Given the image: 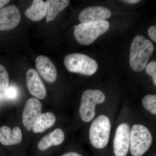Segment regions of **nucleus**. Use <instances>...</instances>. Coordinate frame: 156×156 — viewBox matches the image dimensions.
Returning a JSON list of instances; mask_svg holds the SVG:
<instances>
[{"instance_id": "nucleus-23", "label": "nucleus", "mask_w": 156, "mask_h": 156, "mask_svg": "<svg viewBox=\"0 0 156 156\" xmlns=\"http://www.w3.org/2000/svg\"><path fill=\"white\" fill-rule=\"evenodd\" d=\"M10 2L9 0H0V10L2 9L4 6L9 4Z\"/></svg>"}, {"instance_id": "nucleus-11", "label": "nucleus", "mask_w": 156, "mask_h": 156, "mask_svg": "<svg viewBox=\"0 0 156 156\" xmlns=\"http://www.w3.org/2000/svg\"><path fill=\"white\" fill-rule=\"evenodd\" d=\"M36 67L39 74L48 83H53L56 81L57 70L55 65L47 56L41 55L36 59Z\"/></svg>"}, {"instance_id": "nucleus-12", "label": "nucleus", "mask_w": 156, "mask_h": 156, "mask_svg": "<svg viewBox=\"0 0 156 156\" xmlns=\"http://www.w3.org/2000/svg\"><path fill=\"white\" fill-rule=\"evenodd\" d=\"M65 134L60 128H56L45 135L39 141L37 148L40 151H46L53 146L60 145L64 141Z\"/></svg>"}, {"instance_id": "nucleus-4", "label": "nucleus", "mask_w": 156, "mask_h": 156, "mask_svg": "<svg viewBox=\"0 0 156 156\" xmlns=\"http://www.w3.org/2000/svg\"><path fill=\"white\" fill-rule=\"evenodd\" d=\"M109 27V23L106 20L81 23L75 27L74 34L78 43L83 45H89L105 33Z\"/></svg>"}, {"instance_id": "nucleus-25", "label": "nucleus", "mask_w": 156, "mask_h": 156, "mask_svg": "<svg viewBox=\"0 0 156 156\" xmlns=\"http://www.w3.org/2000/svg\"><path fill=\"white\" fill-rule=\"evenodd\" d=\"M151 156H156V155L155 154H154V155H151Z\"/></svg>"}, {"instance_id": "nucleus-13", "label": "nucleus", "mask_w": 156, "mask_h": 156, "mask_svg": "<svg viewBox=\"0 0 156 156\" xmlns=\"http://www.w3.org/2000/svg\"><path fill=\"white\" fill-rule=\"evenodd\" d=\"M22 134L21 129L18 127H14L11 131L8 126L0 128V142L5 146L16 145L21 142Z\"/></svg>"}, {"instance_id": "nucleus-19", "label": "nucleus", "mask_w": 156, "mask_h": 156, "mask_svg": "<svg viewBox=\"0 0 156 156\" xmlns=\"http://www.w3.org/2000/svg\"><path fill=\"white\" fill-rule=\"evenodd\" d=\"M146 71L152 77L154 84L156 86V62L152 61L146 66Z\"/></svg>"}, {"instance_id": "nucleus-1", "label": "nucleus", "mask_w": 156, "mask_h": 156, "mask_svg": "<svg viewBox=\"0 0 156 156\" xmlns=\"http://www.w3.org/2000/svg\"><path fill=\"white\" fill-rule=\"evenodd\" d=\"M154 50L153 44L142 35L136 36L130 49V64L135 72L142 71L147 64Z\"/></svg>"}, {"instance_id": "nucleus-17", "label": "nucleus", "mask_w": 156, "mask_h": 156, "mask_svg": "<svg viewBox=\"0 0 156 156\" xmlns=\"http://www.w3.org/2000/svg\"><path fill=\"white\" fill-rule=\"evenodd\" d=\"M142 103L144 108L151 114L156 115V95H148L143 98Z\"/></svg>"}, {"instance_id": "nucleus-5", "label": "nucleus", "mask_w": 156, "mask_h": 156, "mask_svg": "<svg viewBox=\"0 0 156 156\" xmlns=\"http://www.w3.org/2000/svg\"><path fill=\"white\" fill-rule=\"evenodd\" d=\"M64 63L70 72L90 76L97 71L98 65L94 59L85 54L75 53L66 56Z\"/></svg>"}, {"instance_id": "nucleus-14", "label": "nucleus", "mask_w": 156, "mask_h": 156, "mask_svg": "<svg viewBox=\"0 0 156 156\" xmlns=\"http://www.w3.org/2000/svg\"><path fill=\"white\" fill-rule=\"evenodd\" d=\"M47 12L46 2L42 0H34L31 5L26 10L25 14L30 20L38 21L47 15Z\"/></svg>"}, {"instance_id": "nucleus-18", "label": "nucleus", "mask_w": 156, "mask_h": 156, "mask_svg": "<svg viewBox=\"0 0 156 156\" xmlns=\"http://www.w3.org/2000/svg\"><path fill=\"white\" fill-rule=\"evenodd\" d=\"M9 74L5 68L0 64V91H5L9 87Z\"/></svg>"}, {"instance_id": "nucleus-2", "label": "nucleus", "mask_w": 156, "mask_h": 156, "mask_svg": "<svg viewBox=\"0 0 156 156\" xmlns=\"http://www.w3.org/2000/svg\"><path fill=\"white\" fill-rule=\"evenodd\" d=\"M111 131L110 120L106 115H100L93 120L89 131L91 145L96 150L101 151L107 146Z\"/></svg>"}, {"instance_id": "nucleus-9", "label": "nucleus", "mask_w": 156, "mask_h": 156, "mask_svg": "<svg viewBox=\"0 0 156 156\" xmlns=\"http://www.w3.org/2000/svg\"><path fill=\"white\" fill-rule=\"evenodd\" d=\"M26 78L27 89L30 94L39 99H44L47 89L37 71L34 69H28Z\"/></svg>"}, {"instance_id": "nucleus-7", "label": "nucleus", "mask_w": 156, "mask_h": 156, "mask_svg": "<svg viewBox=\"0 0 156 156\" xmlns=\"http://www.w3.org/2000/svg\"><path fill=\"white\" fill-rule=\"evenodd\" d=\"M41 103L38 99L31 98L27 101L23 112L22 122L28 131L32 130L35 122L41 114Z\"/></svg>"}, {"instance_id": "nucleus-22", "label": "nucleus", "mask_w": 156, "mask_h": 156, "mask_svg": "<svg viewBox=\"0 0 156 156\" xmlns=\"http://www.w3.org/2000/svg\"><path fill=\"white\" fill-rule=\"evenodd\" d=\"M60 156H85L83 154L75 151H69L64 153Z\"/></svg>"}, {"instance_id": "nucleus-8", "label": "nucleus", "mask_w": 156, "mask_h": 156, "mask_svg": "<svg viewBox=\"0 0 156 156\" xmlns=\"http://www.w3.org/2000/svg\"><path fill=\"white\" fill-rule=\"evenodd\" d=\"M21 20V14L16 6L11 5L0 10V30L15 28Z\"/></svg>"}, {"instance_id": "nucleus-24", "label": "nucleus", "mask_w": 156, "mask_h": 156, "mask_svg": "<svg viewBox=\"0 0 156 156\" xmlns=\"http://www.w3.org/2000/svg\"><path fill=\"white\" fill-rule=\"evenodd\" d=\"M122 2L129 3V4H134L139 2L140 1V0H126V1L124 0V1H122Z\"/></svg>"}, {"instance_id": "nucleus-21", "label": "nucleus", "mask_w": 156, "mask_h": 156, "mask_svg": "<svg viewBox=\"0 0 156 156\" xmlns=\"http://www.w3.org/2000/svg\"><path fill=\"white\" fill-rule=\"evenodd\" d=\"M148 34L150 38L154 42H156V27L155 26L151 27L148 30Z\"/></svg>"}, {"instance_id": "nucleus-15", "label": "nucleus", "mask_w": 156, "mask_h": 156, "mask_svg": "<svg viewBox=\"0 0 156 156\" xmlns=\"http://www.w3.org/2000/svg\"><path fill=\"white\" fill-rule=\"evenodd\" d=\"M56 121V116L51 112L41 114L35 122L32 131L35 133H43L52 127Z\"/></svg>"}, {"instance_id": "nucleus-16", "label": "nucleus", "mask_w": 156, "mask_h": 156, "mask_svg": "<svg viewBox=\"0 0 156 156\" xmlns=\"http://www.w3.org/2000/svg\"><path fill=\"white\" fill-rule=\"evenodd\" d=\"M48 12L46 20L50 22L55 19L58 14L67 7L69 0H48L46 2Z\"/></svg>"}, {"instance_id": "nucleus-3", "label": "nucleus", "mask_w": 156, "mask_h": 156, "mask_svg": "<svg viewBox=\"0 0 156 156\" xmlns=\"http://www.w3.org/2000/svg\"><path fill=\"white\" fill-rule=\"evenodd\" d=\"M152 141L151 133L146 126L134 124L130 132V156H144L150 149Z\"/></svg>"}, {"instance_id": "nucleus-20", "label": "nucleus", "mask_w": 156, "mask_h": 156, "mask_svg": "<svg viewBox=\"0 0 156 156\" xmlns=\"http://www.w3.org/2000/svg\"><path fill=\"white\" fill-rule=\"evenodd\" d=\"M5 92V95L6 97L10 99H13L15 98L17 95V89L14 87H8Z\"/></svg>"}, {"instance_id": "nucleus-6", "label": "nucleus", "mask_w": 156, "mask_h": 156, "mask_svg": "<svg viewBox=\"0 0 156 156\" xmlns=\"http://www.w3.org/2000/svg\"><path fill=\"white\" fill-rule=\"evenodd\" d=\"M105 95L102 91L98 89H88L83 93L81 98L79 113L81 119L86 123L94 119L95 116V107L103 103Z\"/></svg>"}, {"instance_id": "nucleus-10", "label": "nucleus", "mask_w": 156, "mask_h": 156, "mask_svg": "<svg viewBox=\"0 0 156 156\" xmlns=\"http://www.w3.org/2000/svg\"><path fill=\"white\" fill-rule=\"evenodd\" d=\"M111 12L107 8L102 6L89 7L84 9L79 14V20L81 23L93 22L110 17Z\"/></svg>"}]
</instances>
